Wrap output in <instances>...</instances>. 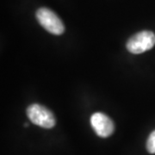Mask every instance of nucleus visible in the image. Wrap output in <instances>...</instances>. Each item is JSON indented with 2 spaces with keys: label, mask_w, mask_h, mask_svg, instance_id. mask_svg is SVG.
<instances>
[{
  "label": "nucleus",
  "mask_w": 155,
  "mask_h": 155,
  "mask_svg": "<svg viewBox=\"0 0 155 155\" xmlns=\"http://www.w3.org/2000/svg\"><path fill=\"white\" fill-rule=\"evenodd\" d=\"M36 19L48 32L60 35L64 33L65 26L60 17L50 9L40 8L36 11Z\"/></svg>",
  "instance_id": "obj_3"
},
{
  "label": "nucleus",
  "mask_w": 155,
  "mask_h": 155,
  "mask_svg": "<svg viewBox=\"0 0 155 155\" xmlns=\"http://www.w3.org/2000/svg\"><path fill=\"white\" fill-rule=\"evenodd\" d=\"M91 124L96 134L102 138H107L114 133L115 125L110 118L105 114L97 112L91 116Z\"/></svg>",
  "instance_id": "obj_4"
},
{
  "label": "nucleus",
  "mask_w": 155,
  "mask_h": 155,
  "mask_svg": "<svg viewBox=\"0 0 155 155\" xmlns=\"http://www.w3.org/2000/svg\"><path fill=\"white\" fill-rule=\"evenodd\" d=\"M147 152L154 154L155 153V130L153 131L147 141Z\"/></svg>",
  "instance_id": "obj_5"
},
{
  "label": "nucleus",
  "mask_w": 155,
  "mask_h": 155,
  "mask_svg": "<svg viewBox=\"0 0 155 155\" xmlns=\"http://www.w3.org/2000/svg\"><path fill=\"white\" fill-rule=\"evenodd\" d=\"M27 116L32 123L43 128H52L55 126L56 120L53 112L44 106L34 104L28 107Z\"/></svg>",
  "instance_id": "obj_1"
},
{
  "label": "nucleus",
  "mask_w": 155,
  "mask_h": 155,
  "mask_svg": "<svg viewBox=\"0 0 155 155\" xmlns=\"http://www.w3.org/2000/svg\"><path fill=\"white\" fill-rule=\"evenodd\" d=\"M155 45V34L150 30H143L135 34L127 41V51L134 54H140L152 49Z\"/></svg>",
  "instance_id": "obj_2"
}]
</instances>
